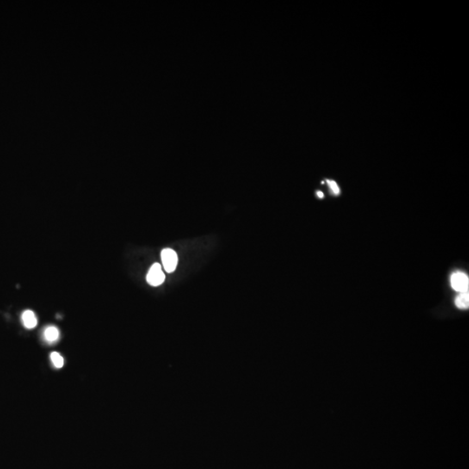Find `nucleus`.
Instances as JSON below:
<instances>
[{"label":"nucleus","instance_id":"obj_5","mask_svg":"<svg viewBox=\"0 0 469 469\" xmlns=\"http://www.w3.org/2000/svg\"><path fill=\"white\" fill-rule=\"evenodd\" d=\"M22 323L26 329H34L37 324H38V320L36 317L35 314L32 310H26L22 314Z\"/></svg>","mask_w":469,"mask_h":469},{"label":"nucleus","instance_id":"obj_6","mask_svg":"<svg viewBox=\"0 0 469 469\" xmlns=\"http://www.w3.org/2000/svg\"><path fill=\"white\" fill-rule=\"evenodd\" d=\"M455 305L459 309L466 310L469 307V294L468 292H463L459 294L455 299Z\"/></svg>","mask_w":469,"mask_h":469},{"label":"nucleus","instance_id":"obj_4","mask_svg":"<svg viewBox=\"0 0 469 469\" xmlns=\"http://www.w3.org/2000/svg\"><path fill=\"white\" fill-rule=\"evenodd\" d=\"M44 339L48 344H53L59 339V330L57 327L49 326L44 331Z\"/></svg>","mask_w":469,"mask_h":469},{"label":"nucleus","instance_id":"obj_9","mask_svg":"<svg viewBox=\"0 0 469 469\" xmlns=\"http://www.w3.org/2000/svg\"><path fill=\"white\" fill-rule=\"evenodd\" d=\"M317 195H318V197H319V198H323V197H324V195H323V192H317Z\"/></svg>","mask_w":469,"mask_h":469},{"label":"nucleus","instance_id":"obj_7","mask_svg":"<svg viewBox=\"0 0 469 469\" xmlns=\"http://www.w3.org/2000/svg\"><path fill=\"white\" fill-rule=\"evenodd\" d=\"M51 360L52 364L54 365V367H57V368H61L64 366V358L62 357V355L57 353V352H52L51 353Z\"/></svg>","mask_w":469,"mask_h":469},{"label":"nucleus","instance_id":"obj_3","mask_svg":"<svg viewBox=\"0 0 469 469\" xmlns=\"http://www.w3.org/2000/svg\"><path fill=\"white\" fill-rule=\"evenodd\" d=\"M147 282L151 286H159L165 280V275L163 274L161 265L154 263L147 274Z\"/></svg>","mask_w":469,"mask_h":469},{"label":"nucleus","instance_id":"obj_2","mask_svg":"<svg viewBox=\"0 0 469 469\" xmlns=\"http://www.w3.org/2000/svg\"><path fill=\"white\" fill-rule=\"evenodd\" d=\"M161 257H162V262H163V268H165V271L171 273L176 269L178 258H177L176 253L173 249H163L161 253Z\"/></svg>","mask_w":469,"mask_h":469},{"label":"nucleus","instance_id":"obj_1","mask_svg":"<svg viewBox=\"0 0 469 469\" xmlns=\"http://www.w3.org/2000/svg\"><path fill=\"white\" fill-rule=\"evenodd\" d=\"M451 286L459 293L468 292V276L463 272H455L451 276Z\"/></svg>","mask_w":469,"mask_h":469},{"label":"nucleus","instance_id":"obj_8","mask_svg":"<svg viewBox=\"0 0 469 469\" xmlns=\"http://www.w3.org/2000/svg\"><path fill=\"white\" fill-rule=\"evenodd\" d=\"M327 182L329 183V188H330L331 192H332L335 195H339V194H340V189H339L338 185L336 184V182H335V181L327 180Z\"/></svg>","mask_w":469,"mask_h":469}]
</instances>
